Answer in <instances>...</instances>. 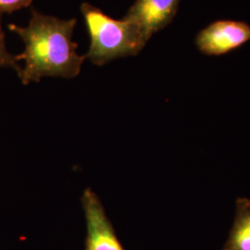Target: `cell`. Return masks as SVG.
<instances>
[{"label":"cell","mask_w":250,"mask_h":250,"mask_svg":"<svg viewBox=\"0 0 250 250\" xmlns=\"http://www.w3.org/2000/svg\"><path fill=\"white\" fill-rule=\"evenodd\" d=\"M181 0H135L124 18L139 27L146 42L168 26L176 16Z\"/></svg>","instance_id":"obj_5"},{"label":"cell","mask_w":250,"mask_h":250,"mask_svg":"<svg viewBox=\"0 0 250 250\" xmlns=\"http://www.w3.org/2000/svg\"><path fill=\"white\" fill-rule=\"evenodd\" d=\"M250 41V25L239 21H216L196 37L197 49L207 56H220L239 48Z\"/></svg>","instance_id":"obj_3"},{"label":"cell","mask_w":250,"mask_h":250,"mask_svg":"<svg viewBox=\"0 0 250 250\" xmlns=\"http://www.w3.org/2000/svg\"><path fill=\"white\" fill-rule=\"evenodd\" d=\"M76 19H60L32 9L26 26L9 24V29L24 43L23 52L16 56L24 62L19 71L23 84L37 83L45 77L74 78L80 74L84 55L72 41Z\"/></svg>","instance_id":"obj_1"},{"label":"cell","mask_w":250,"mask_h":250,"mask_svg":"<svg viewBox=\"0 0 250 250\" xmlns=\"http://www.w3.org/2000/svg\"><path fill=\"white\" fill-rule=\"evenodd\" d=\"M80 9L90 38L84 56L93 64L103 66L121 58L134 57L147 44L133 21L111 18L88 2H83Z\"/></svg>","instance_id":"obj_2"},{"label":"cell","mask_w":250,"mask_h":250,"mask_svg":"<svg viewBox=\"0 0 250 250\" xmlns=\"http://www.w3.org/2000/svg\"><path fill=\"white\" fill-rule=\"evenodd\" d=\"M82 203L87 227L85 250H124L96 193L86 189Z\"/></svg>","instance_id":"obj_4"},{"label":"cell","mask_w":250,"mask_h":250,"mask_svg":"<svg viewBox=\"0 0 250 250\" xmlns=\"http://www.w3.org/2000/svg\"><path fill=\"white\" fill-rule=\"evenodd\" d=\"M223 250H250V199H237L233 225Z\"/></svg>","instance_id":"obj_6"},{"label":"cell","mask_w":250,"mask_h":250,"mask_svg":"<svg viewBox=\"0 0 250 250\" xmlns=\"http://www.w3.org/2000/svg\"><path fill=\"white\" fill-rule=\"evenodd\" d=\"M0 67H9L16 70L17 72L21 70L18 65V61L16 60V56L9 53L6 47L5 42V34L1 26V14H0Z\"/></svg>","instance_id":"obj_7"},{"label":"cell","mask_w":250,"mask_h":250,"mask_svg":"<svg viewBox=\"0 0 250 250\" xmlns=\"http://www.w3.org/2000/svg\"><path fill=\"white\" fill-rule=\"evenodd\" d=\"M34 0H0V14L12 13L29 7Z\"/></svg>","instance_id":"obj_8"}]
</instances>
